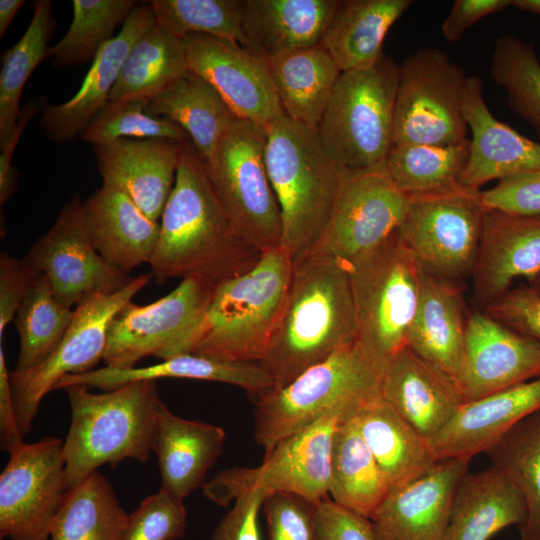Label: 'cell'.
<instances>
[{"mask_svg": "<svg viewBox=\"0 0 540 540\" xmlns=\"http://www.w3.org/2000/svg\"><path fill=\"white\" fill-rule=\"evenodd\" d=\"M261 252L245 242L226 216L189 140L183 143L160 234L149 261L158 283L198 277L217 285L250 270Z\"/></svg>", "mask_w": 540, "mask_h": 540, "instance_id": "6da1fadb", "label": "cell"}, {"mask_svg": "<svg viewBox=\"0 0 540 540\" xmlns=\"http://www.w3.org/2000/svg\"><path fill=\"white\" fill-rule=\"evenodd\" d=\"M355 312L347 265L309 254L293 264L287 296L261 360L279 389L354 344Z\"/></svg>", "mask_w": 540, "mask_h": 540, "instance_id": "7a4b0ae2", "label": "cell"}, {"mask_svg": "<svg viewBox=\"0 0 540 540\" xmlns=\"http://www.w3.org/2000/svg\"><path fill=\"white\" fill-rule=\"evenodd\" d=\"M265 164L282 217L281 247L293 264L319 241L331 216L342 170L317 128L276 115L265 127Z\"/></svg>", "mask_w": 540, "mask_h": 540, "instance_id": "3957f363", "label": "cell"}, {"mask_svg": "<svg viewBox=\"0 0 540 540\" xmlns=\"http://www.w3.org/2000/svg\"><path fill=\"white\" fill-rule=\"evenodd\" d=\"M64 390L72 411L63 444L66 490L104 464L149 460L163 403L156 381H135L102 393H92L82 385Z\"/></svg>", "mask_w": 540, "mask_h": 540, "instance_id": "277c9868", "label": "cell"}, {"mask_svg": "<svg viewBox=\"0 0 540 540\" xmlns=\"http://www.w3.org/2000/svg\"><path fill=\"white\" fill-rule=\"evenodd\" d=\"M293 272L282 247L262 252L247 272L215 286L190 354L261 362L280 317Z\"/></svg>", "mask_w": 540, "mask_h": 540, "instance_id": "5b68a950", "label": "cell"}, {"mask_svg": "<svg viewBox=\"0 0 540 540\" xmlns=\"http://www.w3.org/2000/svg\"><path fill=\"white\" fill-rule=\"evenodd\" d=\"M380 398L381 376L353 344L286 386L256 395L254 438L266 455L319 419L334 414L349 421Z\"/></svg>", "mask_w": 540, "mask_h": 540, "instance_id": "8992f818", "label": "cell"}, {"mask_svg": "<svg viewBox=\"0 0 540 540\" xmlns=\"http://www.w3.org/2000/svg\"><path fill=\"white\" fill-rule=\"evenodd\" d=\"M346 265L355 312L354 345L381 376L392 356L407 346L423 269L398 231Z\"/></svg>", "mask_w": 540, "mask_h": 540, "instance_id": "52a82bcc", "label": "cell"}, {"mask_svg": "<svg viewBox=\"0 0 540 540\" xmlns=\"http://www.w3.org/2000/svg\"><path fill=\"white\" fill-rule=\"evenodd\" d=\"M399 64L383 57L373 66L342 72L317 128L328 155L345 170L372 167L393 147Z\"/></svg>", "mask_w": 540, "mask_h": 540, "instance_id": "ba28073f", "label": "cell"}, {"mask_svg": "<svg viewBox=\"0 0 540 540\" xmlns=\"http://www.w3.org/2000/svg\"><path fill=\"white\" fill-rule=\"evenodd\" d=\"M265 145V128L239 118L203 162L231 225L261 253L281 247L282 241L281 211L266 169Z\"/></svg>", "mask_w": 540, "mask_h": 540, "instance_id": "9c48e42d", "label": "cell"}, {"mask_svg": "<svg viewBox=\"0 0 540 540\" xmlns=\"http://www.w3.org/2000/svg\"><path fill=\"white\" fill-rule=\"evenodd\" d=\"M486 212L482 190L458 183L408 195L398 233L425 272L459 284L472 275Z\"/></svg>", "mask_w": 540, "mask_h": 540, "instance_id": "30bf717a", "label": "cell"}, {"mask_svg": "<svg viewBox=\"0 0 540 540\" xmlns=\"http://www.w3.org/2000/svg\"><path fill=\"white\" fill-rule=\"evenodd\" d=\"M468 75L444 50L420 48L399 64L394 145L467 140L462 101Z\"/></svg>", "mask_w": 540, "mask_h": 540, "instance_id": "8fae6325", "label": "cell"}, {"mask_svg": "<svg viewBox=\"0 0 540 540\" xmlns=\"http://www.w3.org/2000/svg\"><path fill=\"white\" fill-rule=\"evenodd\" d=\"M215 286L188 277L150 304L127 303L110 323L103 355L106 366L131 368L148 356L166 360L189 354Z\"/></svg>", "mask_w": 540, "mask_h": 540, "instance_id": "7c38bea8", "label": "cell"}, {"mask_svg": "<svg viewBox=\"0 0 540 540\" xmlns=\"http://www.w3.org/2000/svg\"><path fill=\"white\" fill-rule=\"evenodd\" d=\"M340 423L337 415L325 416L280 441L264 455L261 465L218 472L203 486L204 495L217 505L228 506L259 488L268 494H298L319 504L329 495L331 450Z\"/></svg>", "mask_w": 540, "mask_h": 540, "instance_id": "4fadbf2b", "label": "cell"}, {"mask_svg": "<svg viewBox=\"0 0 540 540\" xmlns=\"http://www.w3.org/2000/svg\"><path fill=\"white\" fill-rule=\"evenodd\" d=\"M152 277L151 272L141 274L115 293L97 294L81 302L74 309L66 334L48 358L31 370L10 373L13 403L23 436L31 431L41 400L63 376L91 371L103 359L113 317Z\"/></svg>", "mask_w": 540, "mask_h": 540, "instance_id": "5bb4252c", "label": "cell"}, {"mask_svg": "<svg viewBox=\"0 0 540 540\" xmlns=\"http://www.w3.org/2000/svg\"><path fill=\"white\" fill-rule=\"evenodd\" d=\"M407 203L408 195L393 181L385 161L364 169H343L331 216L309 254L350 262L398 231Z\"/></svg>", "mask_w": 540, "mask_h": 540, "instance_id": "9a60e30c", "label": "cell"}, {"mask_svg": "<svg viewBox=\"0 0 540 540\" xmlns=\"http://www.w3.org/2000/svg\"><path fill=\"white\" fill-rule=\"evenodd\" d=\"M59 438L11 451L0 476V539L48 540L62 503L65 460Z\"/></svg>", "mask_w": 540, "mask_h": 540, "instance_id": "2e32d148", "label": "cell"}, {"mask_svg": "<svg viewBox=\"0 0 540 540\" xmlns=\"http://www.w3.org/2000/svg\"><path fill=\"white\" fill-rule=\"evenodd\" d=\"M83 201L73 195L51 229L24 257L49 281L56 297L72 308L97 294L115 293L134 279L108 264L96 251L82 221Z\"/></svg>", "mask_w": 540, "mask_h": 540, "instance_id": "e0dca14e", "label": "cell"}, {"mask_svg": "<svg viewBox=\"0 0 540 540\" xmlns=\"http://www.w3.org/2000/svg\"><path fill=\"white\" fill-rule=\"evenodd\" d=\"M184 42L188 69L211 84L238 118L265 127L284 112L262 56L210 35L190 34Z\"/></svg>", "mask_w": 540, "mask_h": 540, "instance_id": "ac0fdd59", "label": "cell"}, {"mask_svg": "<svg viewBox=\"0 0 540 540\" xmlns=\"http://www.w3.org/2000/svg\"><path fill=\"white\" fill-rule=\"evenodd\" d=\"M471 459L435 462L390 490L370 518L379 540H443L458 487Z\"/></svg>", "mask_w": 540, "mask_h": 540, "instance_id": "d6986e66", "label": "cell"}, {"mask_svg": "<svg viewBox=\"0 0 540 540\" xmlns=\"http://www.w3.org/2000/svg\"><path fill=\"white\" fill-rule=\"evenodd\" d=\"M540 377V342L513 331L484 311L468 315L459 385L478 400Z\"/></svg>", "mask_w": 540, "mask_h": 540, "instance_id": "ffe728a7", "label": "cell"}, {"mask_svg": "<svg viewBox=\"0 0 540 540\" xmlns=\"http://www.w3.org/2000/svg\"><path fill=\"white\" fill-rule=\"evenodd\" d=\"M183 143L121 138L93 146L103 186L126 194L146 216L159 222L175 183Z\"/></svg>", "mask_w": 540, "mask_h": 540, "instance_id": "44dd1931", "label": "cell"}, {"mask_svg": "<svg viewBox=\"0 0 540 540\" xmlns=\"http://www.w3.org/2000/svg\"><path fill=\"white\" fill-rule=\"evenodd\" d=\"M463 116L471 130L470 150L460 182L481 189L493 180L540 172V142L529 139L490 111L483 95V83L468 76L462 101Z\"/></svg>", "mask_w": 540, "mask_h": 540, "instance_id": "7402d4cb", "label": "cell"}, {"mask_svg": "<svg viewBox=\"0 0 540 540\" xmlns=\"http://www.w3.org/2000/svg\"><path fill=\"white\" fill-rule=\"evenodd\" d=\"M381 397L420 435L432 440L466 402L459 383L408 346L381 375Z\"/></svg>", "mask_w": 540, "mask_h": 540, "instance_id": "603a6c76", "label": "cell"}, {"mask_svg": "<svg viewBox=\"0 0 540 540\" xmlns=\"http://www.w3.org/2000/svg\"><path fill=\"white\" fill-rule=\"evenodd\" d=\"M540 272V213L488 210L471 275L476 303L484 309L512 288Z\"/></svg>", "mask_w": 540, "mask_h": 540, "instance_id": "cb8c5ba5", "label": "cell"}, {"mask_svg": "<svg viewBox=\"0 0 540 540\" xmlns=\"http://www.w3.org/2000/svg\"><path fill=\"white\" fill-rule=\"evenodd\" d=\"M157 23L148 2L138 4L119 33L100 48L79 90L66 102L45 105L40 126L53 142L80 137L96 113L108 102L121 68L136 41Z\"/></svg>", "mask_w": 540, "mask_h": 540, "instance_id": "d4e9b609", "label": "cell"}, {"mask_svg": "<svg viewBox=\"0 0 540 540\" xmlns=\"http://www.w3.org/2000/svg\"><path fill=\"white\" fill-rule=\"evenodd\" d=\"M540 411V377L465 402L430 444L437 460L490 450L521 421Z\"/></svg>", "mask_w": 540, "mask_h": 540, "instance_id": "484cf974", "label": "cell"}, {"mask_svg": "<svg viewBox=\"0 0 540 540\" xmlns=\"http://www.w3.org/2000/svg\"><path fill=\"white\" fill-rule=\"evenodd\" d=\"M82 221L92 245L112 267L130 275L149 263L160 222L146 216L126 194L102 185L83 202Z\"/></svg>", "mask_w": 540, "mask_h": 540, "instance_id": "4316f807", "label": "cell"}, {"mask_svg": "<svg viewBox=\"0 0 540 540\" xmlns=\"http://www.w3.org/2000/svg\"><path fill=\"white\" fill-rule=\"evenodd\" d=\"M225 437L223 428L179 417L162 403L152 439L161 489L183 500L203 488L208 470L222 453Z\"/></svg>", "mask_w": 540, "mask_h": 540, "instance_id": "83f0119b", "label": "cell"}, {"mask_svg": "<svg viewBox=\"0 0 540 540\" xmlns=\"http://www.w3.org/2000/svg\"><path fill=\"white\" fill-rule=\"evenodd\" d=\"M339 0H243L246 47L264 59L320 45Z\"/></svg>", "mask_w": 540, "mask_h": 540, "instance_id": "f1b7e54d", "label": "cell"}, {"mask_svg": "<svg viewBox=\"0 0 540 540\" xmlns=\"http://www.w3.org/2000/svg\"><path fill=\"white\" fill-rule=\"evenodd\" d=\"M459 285L423 270L419 302L407 339L410 349L458 383L468 319Z\"/></svg>", "mask_w": 540, "mask_h": 540, "instance_id": "f546056e", "label": "cell"}, {"mask_svg": "<svg viewBox=\"0 0 540 540\" xmlns=\"http://www.w3.org/2000/svg\"><path fill=\"white\" fill-rule=\"evenodd\" d=\"M160 378L214 381L241 387L256 395L275 387L271 374L259 362L222 360L196 354H182L160 363L131 368L102 367L63 376L53 391L71 385L96 387L104 391L127 383Z\"/></svg>", "mask_w": 540, "mask_h": 540, "instance_id": "4dcf8cb0", "label": "cell"}, {"mask_svg": "<svg viewBox=\"0 0 540 540\" xmlns=\"http://www.w3.org/2000/svg\"><path fill=\"white\" fill-rule=\"evenodd\" d=\"M524 499L515 484L491 465L461 481L443 540H489L499 531L521 526Z\"/></svg>", "mask_w": 540, "mask_h": 540, "instance_id": "1f68e13d", "label": "cell"}, {"mask_svg": "<svg viewBox=\"0 0 540 540\" xmlns=\"http://www.w3.org/2000/svg\"><path fill=\"white\" fill-rule=\"evenodd\" d=\"M411 0H345L336 10L320 45L342 72L375 65L383 42Z\"/></svg>", "mask_w": 540, "mask_h": 540, "instance_id": "d6a6232c", "label": "cell"}, {"mask_svg": "<svg viewBox=\"0 0 540 540\" xmlns=\"http://www.w3.org/2000/svg\"><path fill=\"white\" fill-rule=\"evenodd\" d=\"M284 113L318 128L335 84L342 73L321 46L265 59Z\"/></svg>", "mask_w": 540, "mask_h": 540, "instance_id": "836d02e7", "label": "cell"}, {"mask_svg": "<svg viewBox=\"0 0 540 540\" xmlns=\"http://www.w3.org/2000/svg\"><path fill=\"white\" fill-rule=\"evenodd\" d=\"M146 111L181 126L203 162L213 156L221 137L239 119L211 84L189 69L152 98Z\"/></svg>", "mask_w": 540, "mask_h": 540, "instance_id": "e575fe53", "label": "cell"}, {"mask_svg": "<svg viewBox=\"0 0 540 540\" xmlns=\"http://www.w3.org/2000/svg\"><path fill=\"white\" fill-rule=\"evenodd\" d=\"M356 422L390 490L415 479L438 461L430 441L382 397L360 411Z\"/></svg>", "mask_w": 540, "mask_h": 540, "instance_id": "d590c367", "label": "cell"}, {"mask_svg": "<svg viewBox=\"0 0 540 540\" xmlns=\"http://www.w3.org/2000/svg\"><path fill=\"white\" fill-rule=\"evenodd\" d=\"M389 491L359 431L356 417L340 423L331 450L329 494L332 500L370 519Z\"/></svg>", "mask_w": 540, "mask_h": 540, "instance_id": "8d00e7d4", "label": "cell"}, {"mask_svg": "<svg viewBox=\"0 0 540 540\" xmlns=\"http://www.w3.org/2000/svg\"><path fill=\"white\" fill-rule=\"evenodd\" d=\"M129 514L98 470L66 490L54 518L51 540H123Z\"/></svg>", "mask_w": 540, "mask_h": 540, "instance_id": "74e56055", "label": "cell"}, {"mask_svg": "<svg viewBox=\"0 0 540 540\" xmlns=\"http://www.w3.org/2000/svg\"><path fill=\"white\" fill-rule=\"evenodd\" d=\"M187 71L184 39L156 23L132 47L108 101L148 103Z\"/></svg>", "mask_w": 540, "mask_h": 540, "instance_id": "f35d334b", "label": "cell"}, {"mask_svg": "<svg viewBox=\"0 0 540 540\" xmlns=\"http://www.w3.org/2000/svg\"><path fill=\"white\" fill-rule=\"evenodd\" d=\"M33 16L20 40L1 57L0 70V145L13 132L22 108L24 85L36 67L51 56L49 39L55 29L52 1L32 3Z\"/></svg>", "mask_w": 540, "mask_h": 540, "instance_id": "ab89813d", "label": "cell"}, {"mask_svg": "<svg viewBox=\"0 0 540 540\" xmlns=\"http://www.w3.org/2000/svg\"><path fill=\"white\" fill-rule=\"evenodd\" d=\"M486 453L524 499L520 540H540V411L513 427Z\"/></svg>", "mask_w": 540, "mask_h": 540, "instance_id": "60d3db41", "label": "cell"}, {"mask_svg": "<svg viewBox=\"0 0 540 540\" xmlns=\"http://www.w3.org/2000/svg\"><path fill=\"white\" fill-rule=\"evenodd\" d=\"M74 317L61 303L48 279L40 274L15 314L20 347L14 372L33 369L58 347Z\"/></svg>", "mask_w": 540, "mask_h": 540, "instance_id": "b9f144b4", "label": "cell"}, {"mask_svg": "<svg viewBox=\"0 0 540 540\" xmlns=\"http://www.w3.org/2000/svg\"><path fill=\"white\" fill-rule=\"evenodd\" d=\"M469 150V139L449 145H393L385 163L404 193L421 194L461 183Z\"/></svg>", "mask_w": 540, "mask_h": 540, "instance_id": "7bdbcfd3", "label": "cell"}, {"mask_svg": "<svg viewBox=\"0 0 540 540\" xmlns=\"http://www.w3.org/2000/svg\"><path fill=\"white\" fill-rule=\"evenodd\" d=\"M490 73L505 89L510 108L540 139V61L535 45L513 34L498 36Z\"/></svg>", "mask_w": 540, "mask_h": 540, "instance_id": "ee69618b", "label": "cell"}, {"mask_svg": "<svg viewBox=\"0 0 540 540\" xmlns=\"http://www.w3.org/2000/svg\"><path fill=\"white\" fill-rule=\"evenodd\" d=\"M137 3L135 0H73L71 24L62 39L51 47L53 66L70 68L93 61Z\"/></svg>", "mask_w": 540, "mask_h": 540, "instance_id": "f6af8a7d", "label": "cell"}, {"mask_svg": "<svg viewBox=\"0 0 540 540\" xmlns=\"http://www.w3.org/2000/svg\"><path fill=\"white\" fill-rule=\"evenodd\" d=\"M157 24L185 39L204 34L238 42L243 31V0H151Z\"/></svg>", "mask_w": 540, "mask_h": 540, "instance_id": "bcb514c9", "label": "cell"}, {"mask_svg": "<svg viewBox=\"0 0 540 540\" xmlns=\"http://www.w3.org/2000/svg\"><path fill=\"white\" fill-rule=\"evenodd\" d=\"M141 100L108 101L92 118L79 138L93 146L104 145L121 138L169 139L189 141V135L175 122L146 111Z\"/></svg>", "mask_w": 540, "mask_h": 540, "instance_id": "7dc6e473", "label": "cell"}, {"mask_svg": "<svg viewBox=\"0 0 540 540\" xmlns=\"http://www.w3.org/2000/svg\"><path fill=\"white\" fill-rule=\"evenodd\" d=\"M186 524L183 500L160 488L129 514L123 540H177L184 536Z\"/></svg>", "mask_w": 540, "mask_h": 540, "instance_id": "c3c4849f", "label": "cell"}, {"mask_svg": "<svg viewBox=\"0 0 540 540\" xmlns=\"http://www.w3.org/2000/svg\"><path fill=\"white\" fill-rule=\"evenodd\" d=\"M317 505L294 493L268 494L263 504L268 540H318Z\"/></svg>", "mask_w": 540, "mask_h": 540, "instance_id": "681fc988", "label": "cell"}, {"mask_svg": "<svg viewBox=\"0 0 540 540\" xmlns=\"http://www.w3.org/2000/svg\"><path fill=\"white\" fill-rule=\"evenodd\" d=\"M482 311L513 331L540 342V292L532 286L512 287Z\"/></svg>", "mask_w": 540, "mask_h": 540, "instance_id": "f907efd6", "label": "cell"}, {"mask_svg": "<svg viewBox=\"0 0 540 540\" xmlns=\"http://www.w3.org/2000/svg\"><path fill=\"white\" fill-rule=\"evenodd\" d=\"M482 198L488 210L521 215L540 213V172L500 180L482 191Z\"/></svg>", "mask_w": 540, "mask_h": 540, "instance_id": "816d5d0a", "label": "cell"}, {"mask_svg": "<svg viewBox=\"0 0 540 540\" xmlns=\"http://www.w3.org/2000/svg\"><path fill=\"white\" fill-rule=\"evenodd\" d=\"M41 273L34 270L25 258L18 259L8 252L0 255V342L7 325Z\"/></svg>", "mask_w": 540, "mask_h": 540, "instance_id": "f5cc1de1", "label": "cell"}, {"mask_svg": "<svg viewBox=\"0 0 540 540\" xmlns=\"http://www.w3.org/2000/svg\"><path fill=\"white\" fill-rule=\"evenodd\" d=\"M318 540H379L371 519L326 498L317 505Z\"/></svg>", "mask_w": 540, "mask_h": 540, "instance_id": "db71d44e", "label": "cell"}, {"mask_svg": "<svg viewBox=\"0 0 540 540\" xmlns=\"http://www.w3.org/2000/svg\"><path fill=\"white\" fill-rule=\"evenodd\" d=\"M267 496L266 491L257 488L236 498L215 527L211 540H261L258 517Z\"/></svg>", "mask_w": 540, "mask_h": 540, "instance_id": "11a10c76", "label": "cell"}, {"mask_svg": "<svg viewBox=\"0 0 540 540\" xmlns=\"http://www.w3.org/2000/svg\"><path fill=\"white\" fill-rule=\"evenodd\" d=\"M512 6V0H455L441 25L445 40L456 42L482 18Z\"/></svg>", "mask_w": 540, "mask_h": 540, "instance_id": "9f6ffc18", "label": "cell"}, {"mask_svg": "<svg viewBox=\"0 0 540 540\" xmlns=\"http://www.w3.org/2000/svg\"><path fill=\"white\" fill-rule=\"evenodd\" d=\"M44 100L36 98L31 100L24 108H22L17 124L7 139L0 145V204L3 205L9 198L13 196L17 189V181L19 172L12 166L11 160L16 145L22 135L26 125L30 122L33 116L44 107Z\"/></svg>", "mask_w": 540, "mask_h": 540, "instance_id": "6f0895ef", "label": "cell"}, {"mask_svg": "<svg viewBox=\"0 0 540 540\" xmlns=\"http://www.w3.org/2000/svg\"><path fill=\"white\" fill-rule=\"evenodd\" d=\"M0 433L1 448L9 453L25 443L16 417L10 372L7 369L2 342H0Z\"/></svg>", "mask_w": 540, "mask_h": 540, "instance_id": "680465c9", "label": "cell"}, {"mask_svg": "<svg viewBox=\"0 0 540 540\" xmlns=\"http://www.w3.org/2000/svg\"><path fill=\"white\" fill-rule=\"evenodd\" d=\"M23 4V0H0V39L5 35L14 16Z\"/></svg>", "mask_w": 540, "mask_h": 540, "instance_id": "91938a15", "label": "cell"}, {"mask_svg": "<svg viewBox=\"0 0 540 540\" xmlns=\"http://www.w3.org/2000/svg\"><path fill=\"white\" fill-rule=\"evenodd\" d=\"M512 6L540 16V0H512Z\"/></svg>", "mask_w": 540, "mask_h": 540, "instance_id": "94428289", "label": "cell"}, {"mask_svg": "<svg viewBox=\"0 0 540 540\" xmlns=\"http://www.w3.org/2000/svg\"><path fill=\"white\" fill-rule=\"evenodd\" d=\"M528 285L540 292V272L528 281Z\"/></svg>", "mask_w": 540, "mask_h": 540, "instance_id": "6125c7cd", "label": "cell"}]
</instances>
